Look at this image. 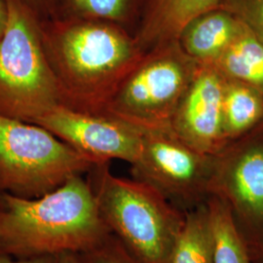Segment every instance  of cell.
<instances>
[{
    "label": "cell",
    "mask_w": 263,
    "mask_h": 263,
    "mask_svg": "<svg viewBox=\"0 0 263 263\" xmlns=\"http://www.w3.org/2000/svg\"><path fill=\"white\" fill-rule=\"evenodd\" d=\"M222 118L224 138L228 144L254 132L263 121V91L226 79Z\"/></svg>",
    "instance_id": "14"
},
{
    "label": "cell",
    "mask_w": 263,
    "mask_h": 263,
    "mask_svg": "<svg viewBox=\"0 0 263 263\" xmlns=\"http://www.w3.org/2000/svg\"><path fill=\"white\" fill-rule=\"evenodd\" d=\"M215 160L216 155L196 151L171 129L142 131L140 156L131 165L132 174L186 213L211 197Z\"/></svg>",
    "instance_id": "7"
},
{
    "label": "cell",
    "mask_w": 263,
    "mask_h": 263,
    "mask_svg": "<svg viewBox=\"0 0 263 263\" xmlns=\"http://www.w3.org/2000/svg\"><path fill=\"white\" fill-rule=\"evenodd\" d=\"M57 263H84L81 254L65 252L57 255Z\"/></svg>",
    "instance_id": "21"
},
{
    "label": "cell",
    "mask_w": 263,
    "mask_h": 263,
    "mask_svg": "<svg viewBox=\"0 0 263 263\" xmlns=\"http://www.w3.org/2000/svg\"><path fill=\"white\" fill-rule=\"evenodd\" d=\"M0 263H57V255H45L29 258H15L0 251Z\"/></svg>",
    "instance_id": "20"
},
{
    "label": "cell",
    "mask_w": 263,
    "mask_h": 263,
    "mask_svg": "<svg viewBox=\"0 0 263 263\" xmlns=\"http://www.w3.org/2000/svg\"><path fill=\"white\" fill-rule=\"evenodd\" d=\"M97 164L45 128L0 114V191L41 197Z\"/></svg>",
    "instance_id": "5"
},
{
    "label": "cell",
    "mask_w": 263,
    "mask_h": 263,
    "mask_svg": "<svg viewBox=\"0 0 263 263\" xmlns=\"http://www.w3.org/2000/svg\"><path fill=\"white\" fill-rule=\"evenodd\" d=\"M28 4L34 9V8H38V7H42V8H48L50 7L54 0H26Z\"/></svg>",
    "instance_id": "24"
},
{
    "label": "cell",
    "mask_w": 263,
    "mask_h": 263,
    "mask_svg": "<svg viewBox=\"0 0 263 263\" xmlns=\"http://www.w3.org/2000/svg\"><path fill=\"white\" fill-rule=\"evenodd\" d=\"M199 66L178 40L151 49L124 79L105 114L141 131L171 129Z\"/></svg>",
    "instance_id": "6"
},
{
    "label": "cell",
    "mask_w": 263,
    "mask_h": 263,
    "mask_svg": "<svg viewBox=\"0 0 263 263\" xmlns=\"http://www.w3.org/2000/svg\"><path fill=\"white\" fill-rule=\"evenodd\" d=\"M210 66L226 79L263 91V42L242 22L226 50Z\"/></svg>",
    "instance_id": "13"
},
{
    "label": "cell",
    "mask_w": 263,
    "mask_h": 263,
    "mask_svg": "<svg viewBox=\"0 0 263 263\" xmlns=\"http://www.w3.org/2000/svg\"><path fill=\"white\" fill-rule=\"evenodd\" d=\"M8 23L0 40V114L34 123L61 105L42 44L41 23L26 0H5Z\"/></svg>",
    "instance_id": "4"
},
{
    "label": "cell",
    "mask_w": 263,
    "mask_h": 263,
    "mask_svg": "<svg viewBox=\"0 0 263 263\" xmlns=\"http://www.w3.org/2000/svg\"><path fill=\"white\" fill-rule=\"evenodd\" d=\"M33 124L51 132L97 165L113 159L133 165L140 156L142 131L108 114L80 112L58 105Z\"/></svg>",
    "instance_id": "9"
},
{
    "label": "cell",
    "mask_w": 263,
    "mask_h": 263,
    "mask_svg": "<svg viewBox=\"0 0 263 263\" xmlns=\"http://www.w3.org/2000/svg\"><path fill=\"white\" fill-rule=\"evenodd\" d=\"M218 7L232 14L263 42V0H219Z\"/></svg>",
    "instance_id": "18"
},
{
    "label": "cell",
    "mask_w": 263,
    "mask_h": 263,
    "mask_svg": "<svg viewBox=\"0 0 263 263\" xmlns=\"http://www.w3.org/2000/svg\"><path fill=\"white\" fill-rule=\"evenodd\" d=\"M100 213L110 232L140 263H165L185 212L139 179L114 176L109 163L89 173Z\"/></svg>",
    "instance_id": "3"
},
{
    "label": "cell",
    "mask_w": 263,
    "mask_h": 263,
    "mask_svg": "<svg viewBox=\"0 0 263 263\" xmlns=\"http://www.w3.org/2000/svg\"><path fill=\"white\" fill-rule=\"evenodd\" d=\"M4 206V200H3V193L0 191V209Z\"/></svg>",
    "instance_id": "25"
},
{
    "label": "cell",
    "mask_w": 263,
    "mask_h": 263,
    "mask_svg": "<svg viewBox=\"0 0 263 263\" xmlns=\"http://www.w3.org/2000/svg\"><path fill=\"white\" fill-rule=\"evenodd\" d=\"M41 36L61 105L80 112L105 114L144 54L128 29L99 20L42 23Z\"/></svg>",
    "instance_id": "1"
},
{
    "label": "cell",
    "mask_w": 263,
    "mask_h": 263,
    "mask_svg": "<svg viewBox=\"0 0 263 263\" xmlns=\"http://www.w3.org/2000/svg\"><path fill=\"white\" fill-rule=\"evenodd\" d=\"M219 0H146L135 33L143 53L177 41L183 28L202 13L218 7Z\"/></svg>",
    "instance_id": "11"
},
{
    "label": "cell",
    "mask_w": 263,
    "mask_h": 263,
    "mask_svg": "<svg viewBox=\"0 0 263 263\" xmlns=\"http://www.w3.org/2000/svg\"><path fill=\"white\" fill-rule=\"evenodd\" d=\"M210 194L228 207L249 247L263 244V133L252 132L216 154Z\"/></svg>",
    "instance_id": "8"
},
{
    "label": "cell",
    "mask_w": 263,
    "mask_h": 263,
    "mask_svg": "<svg viewBox=\"0 0 263 263\" xmlns=\"http://www.w3.org/2000/svg\"><path fill=\"white\" fill-rule=\"evenodd\" d=\"M0 251L15 258L88 252L111 234L94 190L76 176L41 197L3 193Z\"/></svg>",
    "instance_id": "2"
},
{
    "label": "cell",
    "mask_w": 263,
    "mask_h": 263,
    "mask_svg": "<svg viewBox=\"0 0 263 263\" xmlns=\"http://www.w3.org/2000/svg\"><path fill=\"white\" fill-rule=\"evenodd\" d=\"M80 254L84 263H140L112 233L94 249Z\"/></svg>",
    "instance_id": "19"
},
{
    "label": "cell",
    "mask_w": 263,
    "mask_h": 263,
    "mask_svg": "<svg viewBox=\"0 0 263 263\" xmlns=\"http://www.w3.org/2000/svg\"><path fill=\"white\" fill-rule=\"evenodd\" d=\"M146 0H68L72 17L99 20L127 27L141 21Z\"/></svg>",
    "instance_id": "17"
},
{
    "label": "cell",
    "mask_w": 263,
    "mask_h": 263,
    "mask_svg": "<svg viewBox=\"0 0 263 263\" xmlns=\"http://www.w3.org/2000/svg\"><path fill=\"white\" fill-rule=\"evenodd\" d=\"M249 250L253 263H263V244L251 246L249 247Z\"/></svg>",
    "instance_id": "23"
},
{
    "label": "cell",
    "mask_w": 263,
    "mask_h": 263,
    "mask_svg": "<svg viewBox=\"0 0 263 263\" xmlns=\"http://www.w3.org/2000/svg\"><path fill=\"white\" fill-rule=\"evenodd\" d=\"M207 203L216 239V263H253L248 244L228 207L213 196Z\"/></svg>",
    "instance_id": "16"
},
{
    "label": "cell",
    "mask_w": 263,
    "mask_h": 263,
    "mask_svg": "<svg viewBox=\"0 0 263 263\" xmlns=\"http://www.w3.org/2000/svg\"><path fill=\"white\" fill-rule=\"evenodd\" d=\"M8 23V9L5 0H0V40L3 37Z\"/></svg>",
    "instance_id": "22"
},
{
    "label": "cell",
    "mask_w": 263,
    "mask_h": 263,
    "mask_svg": "<svg viewBox=\"0 0 263 263\" xmlns=\"http://www.w3.org/2000/svg\"><path fill=\"white\" fill-rule=\"evenodd\" d=\"M165 263H216V239L208 203L185 213Z\"/></svg>",
    "instance_id": "15"
},
{
    "label": "cell",
    "mask_w": 263,
    "mask_h": 263,
    "mask_svg": "<svg viewBox=\"0 0 263 263\" xmlns=\"http://www.w3.org/2000/svg\"><path fill=\"white\" fill-rule=\"evenodd\" d=\"M241 22L220 7L191 20L178 41L188 56L201 65H212L234 37Z\"/></svg>",
    "instance_id": "12"
},
{
    "label": "cell",
    "mask_w": 263,
    "mask_h": 263,
    "mask_svg": "<svg viewBox=\"0 0 263 263\" xmlns=\"http://www.w3.org/2000/svg\"><path fill=\"white\" fill-rule=\"evenodd\" d=\"M224 81L215 67L200 64L171 122V130L181 141L209 155L228 144L222 118Z\"/></svg>",
    "instance_id": "10"
},
{
    "label": "cell",
    "mask_w": 263,
    "mask_h": 263,
    "mask_svg": "<svg viewBox=\"0 0 263 263\" xmlns=\"http://www.w3.org/2000/svg\"><path fill=\"white\" fill-rule=\"evenodd\" d=\"M255 132H260V133H263V121L261 122V124L254 130Z\"/></svg>",
    "instance_id": "26"
}]
</instances>
